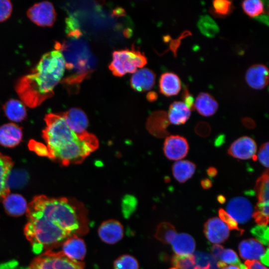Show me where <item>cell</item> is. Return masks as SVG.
Wrapping results in <instances>:
<instances>
[{"mask_svg": "<svg viewBox=\"0 0 269 269\" xmlns=\"http://www.w3.org/2000/svg\"><path fill=\"white\" fill-rule=\"evenodd\" d=\"M26 212L24 233L32 251L38 255L61 246L72 236L89 231L87 210L74 199L36 196Z\"/></svg>", "mask_w": 269, "mask_h": 269, "instance_id": "cell-1", "label": "cell"}, {"mask_svg": "<svg viewBox=\"0 0 269 269\" xmlns=\"http://www.w3.org/2000/svg\"><path fill=\"white\" fill-rule=\"evenodd\" d=\"M42 137L48 157L62 165L81 163L98 146L96 137L88 132L79 135L67 125L61 113H49L44 119Z\"/></svg>", "mask_w": 269, "mask_h": 269, "instance_id": "cell-2", "label": "cell"}, {"mask_svg": "<svg viewBox=\"0 0 269 269\" xmlns=\"http://www.w3.org/2000/svg\"><path fill=\"white\" fill-rule=\"evenodd\" d=\"M65 71L63 56L55 48L43 55L33 70L17 81L15 90L23 104L35 108L54 95Z\"/></svg>", "mask_w": 269, "mask_h": 269, "instance_id": "cell-3", "label": "cell"}, {"mask_svg": "<svg viewBox=\"0 0 269 269\" xmlns=\"http://www.w3.org/2000/svg\"><path fill=\"white\" fill-rule=\"evenodd\" d=\"M55 46L61 52L68 75L62 81L69 91L78 90L82 81L89 77L97 66V59L88 43L80 37H68Z\"/></svg>", "mask_w": 269, "mask_h": 269, "instance_id": "cell-4", "label": "cell"}, {"mask_svg": "<svg viewBox=\"0 0 269 269\" xmlns=\"http://www.w3.org/2000/svg\"><path fill=\"white\" fill-rule=\"evenodd\" d=\"M112 61L109 68L113 74L121 77L127 73H134L138 68H142L147 63V59L134 45L131 49L114 51Z\"/></svg>", "mask_w": 269, "mask_h": 269, "instance_id": "cell-5", "label": "cell"}, {"mask_svg": "<svg viewBox=\"0 0 269 269\" xmlns=\"http://www.w3.org/2000/svg\"><path fill=\"white\" fill-rule=\"evenodd\" d=\"M84 264L72 260L62 251H44L31 262L28 269H84Z\"/></svg>", "mask_w": 269, "mask_h": 269, "instance_id": "cell-6", "label": "cell"}, {"mask_svg": "<svg viewBox=\"0 0 269 269\" xmlns=\"http://www.w3.org/2000/svg\"><path fill=\"white\" fill-rule=\"evenodd\" d=\"M31 21L40 26H51L56 20V13L53 4L47 1L34 4L27 11Z\"/></svg>", "mask_w": 269, "mask_h": 269, "instance_id": "cell-7", "label": "cell"}, {"mask_svg": "<svg viewBox=\"0 0 269 269\" xmlns=\"http://www.w3.org/2000/svg\"><path fill=\"white\" fill-rule=\"evenodd\" d=\"M227 213L237 223L243 224L248 222L253 214L251 202L243 197H235L228 202Z\"/></svg>", "mask_w": 269, "mask_h": 269, "instance_id": "cell-8", "label": "cell"}, {"mask_svg": "<svg viewBox=\"0 0 269 269\" xmlns=\"http://www.w3.org/2000/svg\"><path fill=\"white\" fill-rule=\"evenodd\" d=\"M187 140L179 135L167 136L164 142L163 151L169 159L178 160L184 158L188 151Z\"/></svg>", "mask_w": 269, "mask_h": 269, "instance_id": "cell-9", "label": "cell"}, {"mask_svg": "<svg viewBox=\"0 0 269 269\" xmlns=\"http://www.w3.org/2000/svg\"><path fill=\"white\" fill-rule=\"evenodd\" d=\"M204 232L207 239L214 244L224 242L229 236V229L227 225L217 217L210 219L205 223Z\"/></svg>", "mask_w": 269, "mask_h": 269, "instance_id": "cell-10", "label": "cell"}, {"mask_svg": "<svg viewBox=\"0 0 269 269\" xmlns=\"http://www.w3.org/2000/svg\"><path fill=\"white\" fill-rule=\"evenodd\" d=\"M257 152V145L250 137L244 136L235 140L228 149V153L240 159H248L254 157Z\"/></svg>", "mask_w": 269, "mask_h": 269, "instance_id": "cell-11", "label": "cell"}, {"mask_svg": "<svg viewBox=\"0 0 269 269\" xmlns=\"http://www.w3.org/2000/svg\"><path fill=\"white\" fill-rule=\"evenodd\" d=\"M98 232L103 242L109 244H114L123 238L124 228L119 221L110 219L104 221L101 224Z\"/></svg>", "mask_w": 269, "mask_h": 269, "instance_id": "cell-12", "label": "cell"}, {"mask_svg": "<svg viewBox=\"0 0 269 269\" xmlns=\"http://www.w3.org/2000/svg\"><path fill=\"white\" fill-rule=\"evenodd\" d=\"M61 114L67 125L75 134L81 135L87 132L88 120L81 109L72 108Z\"/></svg>", "mask_w": 269, "mask_h": 269, "instance_id": "cell-13", "label": "cell"}, {"mask_svg": "<svg viewBox=\"0 0 269 269\" xmlns=\"http://www.w3.org/2000/svg\"><path fill=\"white\" fill-rule=\"evenodd\" d=\"M246 81L253 89H263L268 84L269 70L267 67L261 64L252 65L247 71Z\"/></svg>", "mask_w": 269, "mask_h": 269, "instance_id": "cell-14", "label": "cell"}, {"mask_svg": "<svg viewBox=\"0 0 269 269\" xmlns=\"http://www.w3.org/2000/svg\"><path fill=\"white\" fill-rule=\"evenodd\" d=\"M155 81V74L148 68H141L135 72L131 78V87L137 92H142L150 90Z\"/></svg>", "mask_w": 269, "mask_h": 269, "instance_id": "cell-15", "label": "cell"}, {"mask_svg": "<svg viewBox=\"0 0 269 269\" xmlns=\"http://www.w3.org/2000/svg\"><path fill=\"white\" fill-rule=\"evenodd\" d=\"M62 252L69 258L81 262L86 254V246L83 239L76 235L67 239L61 245Z\"/></svg>", "mask_w": 269, "mask_h": 269, "instance_id": "cell-16", "label": "cell"}, {"mask_svg": "<svg viewBox=\"0 0 269 269\" xmlns=\"http://www.w3.org/2000/svg\"><path fill=\"white\" fill-rule=\"evenodd\" d=\"M22 137L21 128L13 123L4 124L0 127V144L7 147L18 145Z\"/></svg>", "mask_w": 269, "mask_h": 269, "instance_id": "cell-17", "label": "cell"}, {"mask_svg": "<svg viewBox=\"0 0 269 269\" xmlns=\"http://www.w3.org/2000/svg\"><path fill=\"white\" fill-rule=\"evenodd\" d=\"M239 250L243 259L255 261L260 259L266 252L262 244L254 239L241 242L239 245Z\"/></svg>", "mask_w": 269, "mask_h": 269, "instance_id": "cell-18", "label": "cell"}, {"mask_svg": "<svg viewBox=\"0 0 269 269\" xmlns=\"http://www.w3.org/2000/svg\"><path fill=\"white\" fill-rule=\"evenodd\" d=\"M12 166L11 159L0 153V202L9 194L8 179Z\"/></svg>", "mask_w": 269, "mask_h": 269, "instance_id": "cell-19", "label": "cell"}, {"mask_svg": "<svg viewBox=\"0 0 269 269\" xmlns=\"http://www.w3.org/2000/svg\"><path fill=\"white\" fill-rule=\"evenodd\" d=\"M159 87L161 94L166 96H172L179 93L181 83L177 75L171 72H166L160 76Z\"/></svg>", "mask_w": 269, "mask_h": 269, "instance_id": "cell-20", "label": "cell"}, {"mask_svg": "<svg viewBox=\"0 0 269 269\" xmlns=\"http://www.w3.org/2000/svg\"><path fill=\"white\" fill-rule=\"evenodd\" d=\"M2 202L6 212L10 216L18 217L26 212L28 205L19 194H9Z\"/></svg>", "mask_w": 269, "mask_h": 269, "instance_id": "cell-21", "label": "cell"}, {"mask_svg": "<svg viewBox=\"0 0 269 269\" xmlns=\"http://www.w3.org/2000/svg\"><path fill=\"white\" fill-rule=\"evenodd\" d=\"M171 244L174 252L177 256L191 255L195 249L194 239L186 233L177 234Z\"/></svg>", "mask_w": 269, "mask_h": 269, "instance_id": "cell-22", "label": "cell"}, {"mask_svg": "<svg viewBox=\"0 0 269 269\" xmlns=\"http://www.w3.org/2000/svg\"><path fill=\"white\" fill-rule=\"evenodd\" d=\"M195 109L201 115L205 117L214 115L218 108V103L210 94L201 92L196 98Z\"/></svg>", "mask_w": 269, "mask_h": 269, "instance_id": "cell-23", "label": "cell"}, {"mask_svg": "<svg viewBox=\"0 0 269 269\" xmlns=\"http://www.w3.org/2000/svg\"><path fill=\"white\" fill-rule=\"evenodd\" d=\"M190 115V110L183 102L175 101L169 107L167 120L171 124L181 125L186 122Z\"/></svg>", "mask_w": 269, "mask_h": 269, "instance_id": "cell-24", "label": "cell"}, {"mask_svg": "<svg viewBox=\"0 0 269 269\" xmlns=\"http://www.w3.org/2000/svg\"><path fill=\"white\" fill-rule=\"evenodd\" d=\"M6 116L11 121L20 122L26 117V110L22 102L16 99H10L3 106Z\"/></svg>", "mask_w": 269, "mask_h": 269, "instance_id": "cell-25", "label": "cell"}, {"mask_svg": "<svg viewBox=\"0 0 269 269\" xmlns=\"http://www.w3.org/2000/svg\"><path fill=\"white\" fill-rule=\"evenodd\" d=\"M196 169L195 164L189 160H181L175 162L172 166L174 178L180 183H183L191 178Z\"/></svg>", "mask_w": 269, "mask_h": 269, "instance_id": "cell-26", "label": "cell"}, {"mask_svg": "<svg viewBox=\"0 0 269 269\" xmlns=\"http://www.w3.org/2000/svg\"><path fill=\"white\" fill-rule=\"evenodd\" d=\"M197 26L200 32L208 37H214L219 31L216 22L208 15L200 17L197 22Z\"/></svg>", "mask_w": 269, "mask_h": 269, "instance_id": "cell-27", "label": "cell"}, {"mask_svg": "<svg viewBox=\"0 0 269 269\" xmlns=\"http://www.w3.org/2000/svg\"><path fill=\"white\" fill-rule=\"evenodd\" d=\"M176 235L175 229L172 224L163 222L158 225L155 237L163 243L171 244Z\"/></svg>", "mask_w": 269, "mask_h": 269, "instance_id": "cell-28", "label": "cell"}, {"mask_svg": "<svg viewBox=\"0 0 269 269\" xmlns=\"http://www.w3.org/2000/svg\"><path fill=\"white\" fill-rule=\"evenodd\" d=\"M269 170L267 169L257 180L255 189L259 202L269 203Z\"/></svg>", "mask_w": 269, "mask_h": 269, "instance_id": "cell-29", "label": "cell"}, {"mask_svg": "<svg viewBox=\"0 0 269 269\" xmlns=\"http://www.w3.org/2000/svg\"><path fill=\"white\" fill-rule=\"evenodd\" d=\"M242 6L244 12L251 17H257L264 11V4L259 0H244Z\"/></svg>", "mask_w": 269, "mask_h": 269, "instance_id": "cell-30", "label": "cell"}, {"mask_svg": "<svg viewBox=\"0 0 269 269\" xmlns=\"http://www.w3.org/2000/svg\"><path fill=\"white\" fill-rule=\"evenodd\" d=\"M213 8L211 13L217 17L229 15L232 11L233 6L231 1L216 0L212 2Z\"/></svg>", "mask_w": 269, "mask_h": 269, "instance_id": "cell-31", "label": "cell"}, {"mask_svg": "<svg viewBox=\"0 0 269 269\" xmlns=\"http://www.w3.org/2000/svg\"><path fill=\"white\" fill-rule=\"evenodd\" d=\"M114 269H139V265L134 257L130 255H124L115 261Z\"/></svg>", "mask_w": 269, "mask_h": 269, "instance_id": "cell-32", "label": "cell"}, {"mask_svg": "<svg viewBox=\"0 0 269 269\" xmlns=\"http://www.w3.org/2000/svg\"><path fill=\"white\" fill-rule=\"evenodd\" d=\"M172 262L177 269H194L196 265L194 255L185 256L175 255L173 257Z\"/></svg>", "mask_w": 269, "mask_h": 269, "instance_id": "cell-33", "label": "cell"}, {"mask_svg": "<svg viewBox=\"0 0 269 269\" xmlns=\"http://www.w3.org/2000/svg\"><path fill=\"white\" fill-rule=\"evenodd\" d=\"M219 259L221 261L227 265H237L240 267L243 264L240 262L235 251L229 249H223Z\"/></svg>", "mask_w": 269, "mask_h": 269, "instance_id": "cell-34", "label": "cell"}, {"mask_svg": "<svg viewBox=\"0 0 269 269\" xmlns=\"http://www.w3.org/2000/svg\"><path fill=\"white\" fill-rule=\"evenodd\" d=\"M252 234L257 238L260 242L268 246L269 244V227L267 226L258 225L251 230Z\"/></svg>", "mask_w": 269, "mask_h": 269, "instance_id": "cell-35", "label": "cell"}, {"mask_svg": "<svg viewBox=\"0 0 269 269\" xmlns=\"http://www.w3.org/2000/svg\"><path fill=\"white\" fill-rule=\"evenodd\" d=\"M136 200L131 195H126L123 199L122 210L124 215H130L134 210L136 205Z\"/></svg>", "mask_w": 269, "mask_h": 269, "instance_id": "cell-36", "label": "cell"}, {"mask_svg": "<svg viewBox=\"0 0 269 269\" xmlns=\"http://www.w3.org/2000/svg\"><path fill=\"white\" fill-rule=\"evenodd\" d=\"M12 6L10 1L0 0V22L8 19L11 15Z\"/></svg>", "mask_w": 269, "mask_h": 269, "instance_id": "cell-37", "label": "cell"}, {"mask_svg": "<svg viewBox=\"0 0 269 269\" xmlns=\"http://www.w3.org/2000/svg\"><path fill=\"white\" fill-rule=\"evenodd\" d=\"M219 216L220 219L227 225L229 229L231 230L235 229L241 231L242 232L243 231V230L238 228V223L223 209H220L219 210Z\"/></svg>", "mask_w": 269, "mask_h": 269, "instance_id": "cell-38", "label": "cell"}, {"mask_svg": "<svg viewBox=\"0 0 269 269\" xmlns=\"http://www.w3.org/2000/svg\"><path fill=\"white\" fill-rule=\"evenodd\" d=\"M29 149L35 152L37 154L48 157L49 153L46 145L34 140H31L28 144Z\"/></svg>", "mask_w": 269, "mask_h": 269, "instance_id": "cell-39", "label": "cell"}, {"mask_svg": "<svg viewBox=\"0 0 269 269\" xmlns=\"http://www.w3.org/2000/svg\"><path fill=\"white\" fill-rule=\"evenodd\" d=\"M258 158L262 164L269 167V142L262 145L258 152Z\"/></svg>", "mask_w": 269, "mask_h": 269, "instance_id": "cell-40", "label": "cell"}, {"mask_svg": "<svg viewBox=\"0 0 269 269\" xmlns=\"http://www.w3.org/2000/svg\"><path fill=\"white\" fill-rule=\"evenodd\" d=\"M182 98L184 101V103L191 110L195 109L194 103L195 101L193 96L191 95L187 88H184L182 94Z\"/></svg>", "mask_w": 269, "mask_h": 269, "instance_id": "cell-41", "label": "cell"}, {"mask_svg": "<svg viewBox=\"0 0 269 269\" xmlns=\"http://www.w3.org/2000/svg\"><path fill=\"white\" fill-rule=\"evenodd\" d=\"M245 265L247 269H268L259 262L255 260H247Z\"/></svg>", "mask_w": 269, "mask_h": 269, "instance_id": "cell-42", "label": "cell"}, {"mask_svg": "<svg viewBox=\"0 0 269 269\" xmlns=\"http://www.w3.org/2000/svg\"><path fill=\"white\" fill-rule=\"evenodd\" d=\"M222 246L219 245H214L211 249V253L213 257L216 259H219L220 255L223 250Z\"/></svg>", "mask_w": 269, "mask_h": 269, "instance_id": "cell-43", "label": "cell"}, {"mask_svg": "<svg viewBox=\"0 0 269 269\" xmlns=\"http://www.w3.org/2000/svg\"><path fill=\"white\" fill-rule=\"evenodd\" d=\"M217 266L219 269H241L238 266L234 265H228L221 261L217 263Z\"/></svg>", "mask_w": 269, "mask_h": 269, "instance_id": "cell-44", "label": "cell"}, {"mask_svg": "<svg viewBox=\"0 0 269 269\" xmlns=\"http://www.w3.org/2000/svg\"><path fill=\"white\" fill-rule=\"evenodd\" d=\"M269 249L267 248L265 253L260 259L261 262L267 266H269Z\"/></svg>", "mask_w": 269, "mask_h": 269, "instance_id": "cell-45", "label": "cell"}, {"mask_svg": "<svg viewBox=\"0 0 269 269\" xmlns=\"http://www.w3.org/2000/svg\"><path fill=\"white\" fill-rule=\"evenodd\" d=\"M201 184L203 188L208 189L211 187L212 182L209 179L206 178L201 180Z\"/></svg>", "mask_w": 269, "mask_h": 269, "instance_id": "cell-46", "label": "cell"}, {"mask_svg": "<svg viewBox=\"0 0 269 269\" xmlns=\"http://www.w3.org/2000/svg\"><path fill=\"white\" fill-rule=\"evenodd\" d=\"M255 18L257 19L258 20L260 21V22L268 25L269 18L268 15H266L265 14H261L258 17H255Z\"/></svg>", "mask_w": 269, "mask_h": 269, "instance_id": "cell-47", "label": "cell"}, {"mask_svg": "<svg viewBox=\"0 0 269 269\" xmlns=\"http://www.w3.org/2000/svg\"><path fill=\"white\" fill-rule=\"evenodd\" d=\"M207 173L209 177H213L217 175V170L214 167H210L208 168Z\"/></svg>", "mask_w": 269, "mask_h": 269, "instance_id": "cell-48", "label": "cell"}, {"mask_svg": "<svg viewBox=\"0 0 269 269\" xmlns=\"http://www.w3.org/2000/svg\"><path fill=\"white\" fill-rule=\"evenodd\" d=\"M243 121V123L247 127H254V125H255L254 121L252 119L246 118Z\"/></svg>", "mask_w": 269, "mask_h": 269, "instance_id": "cell-49", "label": "cell"}, {"mask_svg": "<svg viewBox=\"0 0 269 269\" xmlns=\"http://www.w3.org/2000/svg\"><path fill=\"white\" fill-rule=\"evenodd\" d=\"M147 98L149 101H153L157 99V96L156 93L152 92L148 93Z\"/></svg>", "mask_w": 269, "mask_h": 269, "instance_id": "cell-50", "label": "cell"}, {"mask_svg": "<svg viewBox=\"0 0 269 269\" xmlns=\"http://www.w3.org/2000/svg\"><path fill=\"white\" fill-rule=\"evenodd\" d=\"M218 201L221 203H223L225 202V197L222 195H220L218 197Z\"/></svg>", "mask_w": 269, "mask_h": 269, "instance_id": "cell-51", "label": "cell"}, {"mask_svg": "<svg viewBox=\"0 0 269 269\" xmlns=\"http://www.w3.org/2000/svg\"><path fill=\"white\" fill-rule=\"evenodd\" d=\"M176 269V268H172V269Z\"/></svg>", "mask_w": 269, "mask_h": 269, "instance_id": "cell-52", "label": "cell"}]
</instances>
